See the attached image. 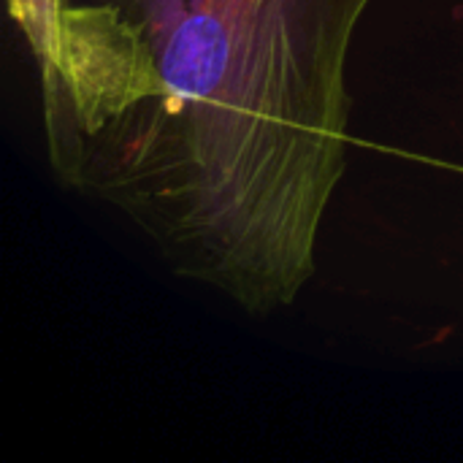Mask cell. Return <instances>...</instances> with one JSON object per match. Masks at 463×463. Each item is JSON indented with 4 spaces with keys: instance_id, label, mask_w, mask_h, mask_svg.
I'll list each match as a JSON object with an SVG mask.
<instances>
[{
    "instance_id": "7a4b0ae2",
    "label": "cell",
    "mask_w": 463,
    "mask_h": 463,
    "mask_svg": "<svg viewBox=\"0 0 463 463\" xmlns=\"http://www.w3.org/2000/svg\"><path fill=\"white\" fill-rule=\"evenodd\" d=\"M60 8H62V0H8L11 19L24 35L35 57L38 73H43L57 54Z\"/></svg>"
},
{
    "instance_id": "6da1fadb",
    "label": "cell",
    "mask_w": 463,
    "mask_h": 463,
    "mask_svg": "<svg viewBox=\"0 0 463 463\" xmlns=\"http://www.w3.org/2000/svg\"><path fill=\"white\" fill-rule=\"evenodd\" d=\"M372 0H62L49 163L174 274L296 304L347 171V57Z\"/></svg>"
}]
</instances>
